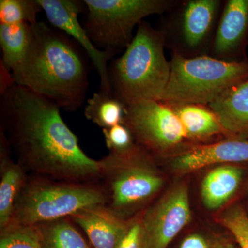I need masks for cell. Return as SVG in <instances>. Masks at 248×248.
<instances>
[{"mask_svg":"<svg viewBox=\"0 0 248 248\" xmlns=\"http://www.w3.org/2000/svg\"><path fill=\"white\" fill-rule=\"evenodd\" d=\"M0 95V130L16 161L29 174L65 182H100L99 160L82 151L58 105L15 83Z\"/></svg>","mask_w":248,"mask_h":248,"instance_id":"obj_1","label":"cell"},{"mask_svg":"<svg viewBox=\"0 0 248 248\" xmlns=\"http://www.w3.org/2000/svg\"><path fill=\"white\" fill-rule=\"evenodd\" d=\"M32 29L27 55L11 72L15 84L61 109L78 110L84 104L89 88L86 52L70 36L45 23L37 22Z\"/></svg>","mask_w":248,"mask_h":248,"instance_id":"obj_2","label":"cell"},{"mask_svg":"<svg viewBox=\"0 0 248 248\" xmlns=\"http://www.w3.org/2000/svg\"><path fill=\"white\" fill-rule=\"evenodd\" d=\"M159 29L143 20L130 45L108 68L112 95L124 107L143 101H160L170 75Z\"/></svg>","mask_w":248,"mask_h":248,"instance_id":"obj_3","label":"cell"},{"mask_svg":"<svg viewBox=\"0 0 248 248\" xmlns=\"http://www.w3.org/2000/svg\"><path fill=\"white\" fill-rule=\"evenodd\" d=\"M107 203V192L100 182H65L29 174L10 224L33 226L70 217L86 207Z\"/></svg>","mask_w":248,"mask_h":248,"instance_id":"obj_4","label":"cell"},{"mask_svg":"<svg viewBox=\"0 0 248 248\" xmlns=\"http://www.w3.org/2000/svg\"><path fill=\"white\" fill-rule=\"evenodd\" d=\"M169 83L160 101L170 106H209L248 79V58L226 62L209 55L185 58L172 54Z\"/></svg>","mask_w":248,"mask_h":248,"instance_id":"obj_5","label":"cell"},{"mask_svg":"<svg viewBox=\"0 0 248 248\" xmlns=\"http://www.w3.org/2000/svg\"><path fill=\"white\" fill-rule=\"evenodd\" d=\"M152 156L136 144L122 154L108 153L99 160L100 183L107 195V205L117 215L130 219L162 188L164 180Z\"/></svg>","mask_w":248,"mask_h":248,"instance_id":"obj_6","label":"cell"},{"mask_svg":"<svg viewBox=\"0 0 248 248\" xmlns=\"http://www.w3.org/2000/svg\"><path fill=\"white\" fill-rule=\"evenodd\" d=\"M84 26L98 48L117 55L134 38V29L153 15L166 14L179 0H84Z\"/></svg>","mask_w":248,"mask_h":248,"instance_id":"obj_7","label":"cell"},{"mask_svg":"<svg viewBox=\"0 0 248 248\" xmlns=\"http://www.w3.org/2000/svg\"><path fill=\"white\" fill-rule=\"evenodd\" d=\"M225 1L184 0L166 13L159 29L165 48L185 58L208 55Z\"/></svg>","mask_w":248,"mask_h":248,"instance_id":"obj_8","label":"cell"},{"mask_svg":"<svg viewBox=\"0 0 248 248\" xmlns=\"http://www.w3.org/2000/svg\"><path fill=\"white\" fill-rule=\"evenodd\" d=\"M122 124L131 131L136 144L151 156H168L188 145L177 114L161 101H143L125 107Z\"/></svg>","mask_w":248,"mask_h":248,"instance_id":"obj_9","label":"cell"},{"mask_svg":"<svg viewBox=\"0 0 248 248\" xmlns=\"http://www.w3.org/2000/svg\"><path fill=\"white\" fill-rule=\"evenodd\" d=\"M188 191L184 184L174 186L143 211L148 248H167L190 221Z\"/></svg>","mask_w":248,"mask_h":248,"instance_id":"obj_10","label":"cell"},{"mask_svg":"<svg viewBox=\"0 0 248 248\" xmlns=\"http://www.w3.org/2000/svg\"><path fill=\"white\" fill-rule=\"evenodd\" d=\"M49 23L76 41L87 54L100 78V91L112 94L108 62L115 55L100 50L93 43L78 16L86 9L84 1L76 0H38Z\"/></svg>","mask_w":248,"mask_h":248,"instance_id":"obj_11","label":"cell"},{"mask_svg":"<svg viewBox=\"0 0 248 248\" xmlns=\"http://www.w3.org/2000/svg\"><path fill=\"white\" fill-rule=\"evenodd\" d=\"M248 0H227L222 9L209 56L226 62L248 59Z\"/></svg>","mask_w":248,"mask_h":248,"instance_id":"obj_12","label":"cell"},{"mask_svg":"<svg viewBox=\"0 0 248 248\" xmlns=\"http://www.w3.org/2000/svg\"><path fill=\"white\" fill-rule=\"evenodd\" d=\"M173 169L181 172L215 164L248 162V140L226 139L202 144H188L171 155Z\"/></svg>","mask_w":248,"mask_h":248,"instance_id":"obj_13","label":"cell"},{"mask_svg":"<svg viewBox=\"0 0 248 248\" xmlns=\"http://www.w3.org/2000/svg\"><path fill=\"white\" fill-rule=\"evenodd\" d=\"M69 218L86 233L93 248H117L130 223L107 205L86 207Z\"/></svg>","mask_w":248,"mask_h":248,"instance_id":"obj_14","label":"cell"},{"mask_svg":"<svg viewBox=\"0 0 248 248\" xmlns=\"http://www.w3.org/2000/svg\"><path fill=\"white\" fill-rule=\"evenodd\" d=\"M11 152L6 135L0 130V231L11 223L16 202L29 174L11 158Z\"/></svg>","mask_w":248,"mask_h":248,"instance_id":"obj_15","label":"cell"},{"mask_svg":"<svg viewBox=\"0 0 248 248\" xmlns=\"http://www.w3.org/2000/svg\"><path fill=\"white\" fill-rule=\"evenodd\" d=\"M232 138L248 139V79L228 90L208 106Z\"/></svg>","mask_w":248,"mask_h":248,"instance_id":"obj_16","label":"cell"},{"mask_svg":"<svg viewBox=\"0 0 248 248\" xmlns=\"http://www.w3.org/2000/svg\"><path fill=\"white\" fill-rule=\"evenodd\" d=\"M170 107L182 123L187 140L205 141L218 135L234 139L225 130L216 114L208 106L186 104Z\"/></svg>","mask_w":248,"mask_h":248,"instance_id":"obj_17","label":"cell"},{"mask_svg":"<svg viewBox=\"0 0 248 248\" xmlns=\"http://www.w3.org/2000/svg\"><path fill=\"white\" fill-rule=\"evenodd\" d=\"M244 170L233 164L221 165L212 170L204 177L201 195L205 206L217 210L234 195L242 182Z\"/></svg>","mask_w":248,"mask_h":248,"instance_id":"obj_18","label":"cell"},{"mask_svg":"<svg viewBox=\"0 0 248 248\" xmlns=\"http://www.w3.org/2000/svg\"><path fill=\"white\" fill-rule=\"evenodd\" d=\"M32 37V24H0L1 64L11 72L23 61Z\"/></svg>","mask_w":248,"mask_h":248,"instance_id":"obj_19","label":"cell"},{"mask_svg":"<svg viewBox=\"0 0 248 248\" xmlns=\"http://www.w3.org/2000/svg\"><path fill=\"white\" fill-rule=\"evenodd\" d=\"M69 217L33 226L43 248H91Z\"/></svg>","mask_w":248,"mask_h":248,"instance_id":"obj_20","label":"cell"},{"mask_svg":"<svg viewBox=\"0 0 248 248\" xmlns=\"http://www.w3.org/2000/svg\"><path fill=\"white\" fill-rule=\"evenodd\" d=\"M125 107L112 94L94 93L87 100L84 115L88 120L102 129L109 128L122 124Z\"/></svg>","mask_w":248,"mask_h":248,"instance_id":"obj_21","label":"cell"},{"mask_svg":"<svg viewBox=\"0 0 248 248\" xmlns=\"http://www.w3.org/2000/svg\"><path fill=\"white\" fill-rule=\"evenodd\" d=\"M42 11L38 0H1L0 24H35Z\"/></svg>","mask_w":248,"mask_h":248,"instance_id":"obj_22","label":"cell"},{"mask_svg":"<svg viewBox=\"0 0 248 248\" xmlns=\"http://www.w3.org/2000/svg\"><path fill=\"white\" fill-rule=\"evenodd\" d=\"M0 248H43L33 226L10 224L0 231Z\"/></svg>","mask_w":248,"mask_h":248,"instance_id":"obj_23","label":"cell"},{"mask_svg":"<svg viewBox=\"0 0 248 248\" xmlns=\"http://www.w3.org/2000/svg\"><path fill=\"white\" fill-rule=\"evenodd\" d=\"M219 220L233 234L241 248H248V217L242 206L236 205L228 209Z\"/></svg>","mask_w":248,"mask_h":248,"instance_id":"obj_24","label":"cell"},{"mask_svg":"<svg viewBox=\"0 0 248 248\" xmlns=\"http://www.w3.org/2000/svg\"><path fill=\"white\" fill-rule=\"evenodd\" d=\"M102 132L110 153L122 154L131 151L136 146L133 134L124 124L102 129Z\"/></svg>","mask_w":248,"mask_h":248,"instance_id":"obj_25","label":"cell"},{"mask_svg":"<svg viewBox=\"0 0 248 248\" xmlns=\"http://www.w3.org/2000/svg\"><path fill=\"white\" fill-rule=\"evenodd\" d=\"M143 214V211L130 218L128 231L117 248H148Z\"/></svg>","mask_w":248,"mask_h":248,"instance_id":"obj_26","label":"cell"},{"mask_svg":"<svg viewBox=\"0 0 248 248\" xmlns=\"http://www.w3.org/2000/svg\"><path fill=\"white\" fill-rule=\"evenodd\" d=\"M179 248H211L206 240L199 234H190L184 239Z\"/></svg>","mask_w":248,"mask_h":248,"instance_id":"obj_27","label":"cell"},{"mask_svg":"<svg viewBox=\"0 0 248 248\" xmlns=\"http://www.w3.org/2000/svg\"><path fill=\"white\" fill-rule=\"evenodd\" d=\"M211 248H235L234 245L227 241H218L214 243Z\"/></svg>","mask_w":248,"mask_h":248,"instance_id":"obj_28","label":"cell"}]
</instances>
